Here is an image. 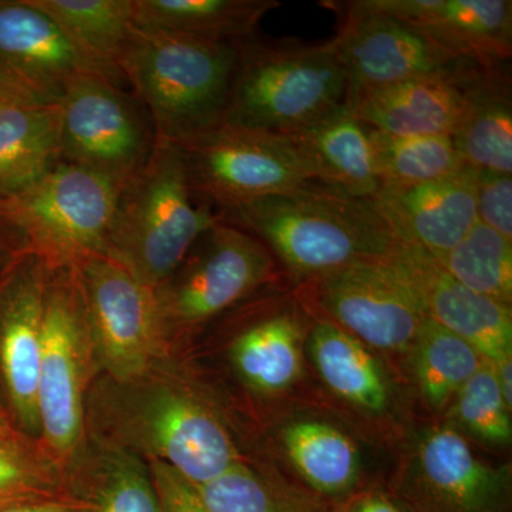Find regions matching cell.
I'll use <instances>...</instances> for the list:
<instances>
[{"label": "cell", "instance_id": "obj_1", "mask_svg": "<svg viewBox=\"0 0 512 512\" xmlns=\"http://www.w3.org/2000/svg\"><path fill=\"white\" fill-rule=\"evenodd\" d=\"M218 214L261 241L301 284L387 258L402 244L372 201L316 180Z\"/></svg>", "mask_w": 512, "mask_h": 512}, {"label": "cell", "instance_id": "obj_2", "mask_svg": "<svg viewBox=\"0 0 512 512\" xmlns=\"http://www.w3.org/2000/svg\"><path fill=\"white\" fill-rule=\"evenodd\" d=\"M237 60V42L136 23L120 73L156 140L183 144L224 123Z\"/></svg>", "mask_w": 512, "mask_h": 512}, {"label": "cell", "instance_id": "obj_3", "mask_svg": "<svg viewBox=\"0 0 512 512\" xmlns=\"http://www.w3.org/2000/svg\"><path fill=\"white\" fill-rule=\"evenodd\" d=\"M220 220L192 191L180 144L156 140L146 163L121 188L107 255L156 289Z\"/></svg>", "mask_w": 512, "mask_h": 512}, {"label": "cell", "instance_id": "obj_4", "mask_svg": "<svg viewBox=\"0 0 512 512\" xmlns=\"http://www.w3.org/2000/svg\"><path fill=\"white\" fill-rule=\"evenodd\" d=\"M238 60L224 123L292 136L338 109L349 79L335 43L237 42Z\"/></svg>", "mask_w": 512, "mask_h": 512}, {"label": "cell", "instance_id": "obj_5", "mask_svg": "<svg viewBox=\"0 0 512 512\" xmlns=\"http://www.w3.org/2000/svg\"><path fill=\"white\" fill-rule=\"evenodd\" d=\"M123 185L59 161L36 183L0 200V222L23 254L49 269L70 268L107 255Z\"/></svg>", "mask_w": 512, "mask_h": 512}, {"label": "cell", "instance_id": "obj_6", "mask_svg": "<svg viewBox=\"0 0 512 512\" xmlns=\"http://www.w3.org/2000/svg\"><path fill=\"white\" fill-rule=\"evenodd\" d=\"M117 384L119 396L111 397L106 413L117 448L167 464L197 488L241 463L218 417L183 387L148 376Z\"/></svg>", "mask_w": 512, "mask_h": 512}, {"label": "cell", "instance_id": "obj_7", "mask_svg": "<svg viewBox=\"0 0 512 512\" xmlns=\"http://www.w3.org/2000/svg\"><path fill=\"white\" fill-rule=\"evenodd\" d=\"M94 359L73 268L49 269L37 407L46 453L60 463L73 457L83 439L84 393Z\"/></svg>", "mask_w": 512, "mask_h": 512}, {"label": "cell", "instance_id": "obj_8", "mask_svg": "<svg viewBox=\"0 0 512 512\" xmlns=\"http://www.w3.org/2000/svg\"><path fill=\"white\" fill-rule=\"evenodd\" d=\"M274 256L237 225L218 221L154 289L165 335L197 328L271 284Z\"/></svg>", "mask_w": 512, "mask_h": 512}, {"label": "cell", "instance_id": "obj_9", "mask_svg": "<svg viewBox=\"0 0 512 512\" xmlns=\"http://www.w3.org/2000/svg\"><path fill=\"white\" fill-rule=\"evenodd\" d=\"M70 268L97 362L116 383L150 375L163 359L167 340L156 291L109 255L92 256Z\"/></svg>", "mask_w": 512, "mask_h": 512}, {"label": "cell", "instance_id": "obj_10", "mask_svg": "<svg viewBox=\"0 0 512 512\" xmlns=\"http://www.w3.org/2000/svg\"><path fill=\"white\" fill-rule=\"evenodd\" d=\"M180 147L192 191L217 211L313 180L301 148L284 134L222 123Z\"/></svg>", "mask_w": 512, "mask_h": 512}, {"label": "cell", "instance_id": "obj_11", "mask_svg": "<svg viewBox=\"0 0 512 512\" xmlns=\"http://www.w3.org/2000/svg\"><path fill=\"white\" fill-rule=\"evenodd\" d=\"M302 302L367 348H413L427 316L412 278L396 256L359 262L301 284Z\"/></svg>", "mask_w": 512, "mask_h": 512}, {"label": "cell", "instance_id": "obj_12", "mask_svg": "<svg viewBox=\"0 0 512 512\" xmlns=\"http://www.w3.org/2000/svg\"><path fill=\"white\" fill-rule=\"evenodd\" d=\"M156 137L140 103L109 77L84 72L59 100L60 160L127 183L143 167Z\"/></svg>", "mask_w": 512, "mask_h": 512}, {"label": "cell", "instance_id": "obj_13", "mask_svg": "<svg viewBox=\"0 0 512 512\" xmlns=\"http://www.w3.org/2000/svg\"><path fill=\"white\" fill-rule=\"evenodd\" d=\"M320 5L336 18L332 40L348 73V96L477 66L450 55L373 0H326Z\"/></svg>", "mask_w": 512, "mask_h": 512}, {"label": "cell", "instance_id": "obj_14", "mask_svg": "<svg viewBox=\"0 0 512 512\" xmlns=\"http://www.w3.org/2000/svg\"><path fill=\"white\" fill-rule=\"evenodd\" d=\"M393 498L406 512H512L510 473L484 463L451 427L421 439Z\"/></svg>", "mask_w": 512, "mask_h": 512}, {"label": "cell", "instance_id": "obj_15", "mask_svg": "<svg viewBox=\"0 0 512 512\" xmlns=\"http://www.w3.org/2000/svg\"><path fill=\"white\" fill-rule=\"evenodd\" d=\"M49 268L22 254L0 284V367L13 412L29 434L40 433L37 382Z\"/></svg>", "mask_w": 512, "mask_h": 512}, {"label": "cell", "instance_id": "obj_16", "mask_svg": "<svg viewBox=\"0 0 512 512\" xmlns=\"http://www.w3.org/2000/svg\"><path fill=\"white\" fill-rule=\"evenodd\" d=\"M476 174V168L464 167L426 183L383 185L370 201L402 244L444 254L478 222Z\"/></svg>", "mask_w": 512, "mask_h": 512}, {"label": "cell", "instance_id": "obj_17", "mask_svg": "<svg viewBox=\"0 0 512 512\" xmlns=\"http://www.w3.org/2000/svg\"><path fill=\"white\" fill-rule=\"evenodd\" d=\"M485 69L406 80L348 96L357 119L373 130L399 136H450L466 117L471 93Z\"/></svg>", "mask_w": 512, "mask_h": 512}, {"label": "cell", "instance_id": "obj_18", "mask_svg": "<svg viewBox=\"0 0 512 512\" xmlns=\"http://www.w3.org/2000/svg\"><path fill=\"white\" fill-rule=\"evenodd\" d=\"M457 59L485 70L510 67L511 0H373Z\"/></svg>", "mask_w": 512, "mask_h": 512}, {"label": "cell", "instance_id": "obj_19", "mask_svg": "<svg viewBox=\"0 0 512 512\" xmlns=\"http://www.w3.org/2000/svg\"><path fill=\"white\" fill-rule=\"evenodd\" d=\"M394 256L416 285L429 319L466 340L493 365L512 356L510 305L461 285L421 249L400 244Z\"/></svg>", "mask_w": 512, "mask_h": 512}, {"label": "cell", "instance_id": "obj_20", "mask_svg": "<svg viewBox=\"0 0 512 512\" xmlns=\"http://www.w3.org/2000/svg\"><path fill=\"white\" fill-rule=\"evenodd\" d=\"M0 69L52 103L79 74L96 72L32 0H0Z\"/></svg>", "mask_w": 512, "mask_h": 512}, {"label": "cell", "instance_id": "obj_21", "mask_svg": "<svg viewBox=\"0 0 512 512\" xmlns=\"http://www.w3.org/2000/svg\"><path fill=\"white\" fill-rule=\"evenodd\" d=\"M291 137L308 161L313 180L365 200L380 190L369 127L357 119L348 99Z\"/></svg>", "mask_w": 512, "mask_h": 512}, {"label": "cell", "instance_id": "obj_22", "mask_svg": "<svg viewBox=\"0 0 512 512\" xmlns=\"http://www.w3.org/2000/svg\"><path fill=\"white\" fill-rule=\"evenodd\" d=\"M261 313L232 343V362L252 389L279 393L301 375L302 319L295 299L269 303Z\"/></svg>", "mask_w": 512, "mask_h": 512}, {"label": "cell", "instance_id": "obj_23", "mask_svg": "<svg viewBox=\"0 0 512 512\" xmlns=\"http://www.w3.org/2000/svg\"><path fill=\"white\" fill-rule=\"evenodd\" d=\"M55 20L96 72L123 80L120 63L136 26L134 0H32Z\"/></svg>", "mask_w": 512, "mask_h": 512}, {"label": "cell", "instance_id": "obj_24", "mask_svg": "<svg viewBox=\"0 0 512 512\" xmlns=\"http://www.w3.org/2000/svg\"><path fill=\"white\" fill-rule=\"evenodd\" d=\"M59 161V103L0 109V200L26 190Z\"/></svg>", "mask_w": 512, "mask_h": 512}, {"label": "cell", "instance_id": "obj_25", "mask_svg": "<svg viewBox=\"0 0 512 512\" xmlns=\"http://www.w3.org/2000/svg\"><path fill=\"white\" fill-rule=\"evenodd\" d=\"M453 141L467 167L512 174L510 67L481 73Z\"/></svg>", "mask_w": 512, "mask_h": 512}, {"label": "cell", "instance_id": "obj_26", "mask_svg": "<svg viewBox=\"0 0 512 512\" xmlns=\"http://www.w3.org/2000/svg\"><path fill=\"white\" fill-rule=\"evenodd\" d=\"M279 6L278 0H134L138 25L232 43L255 36Z\"/></svg>", "mask_w": 512, "mask_h": 512}, {"label": "cell", "instance_id": "obj_27", "mask_svg": "<svg viewBox=\"0 0 512 512\" xmlns=\"http://www.w3.org/2000/svg\"><path fill=\"white\" fill-rule=\"evenodd\" d=\"M313 363L323 382L346 402L367 412H380L387 404V384L365 343L328 319L313 326Z\"/></svg>", "mask_w": 512, "mask_h": 512}, {"label": "cell", "instance_id": "obj_28", "mask_svg": "<svg viewBox=\"0 0 512 512\" xmlns=\"http://www.w3.org/2000/svg\"><path fill=\"white\" fill-rule=\"evenodd\" d=\"M284 444L293 467L319 497H340L356 487L359 453L342 431L322 421H298L286 427Z\"/></svg>", "mask_w": 512, "mask_h": 512}, {"label": "cell", "instance_id": "obj_29", "mask_svg": "<svg viewBox=\"0 0 512 512\" xmlns=\"http://www.w3.org/2000/svg\"><path fill=\"white\" fill-rule=\"evenodd\" d=\"M210 512H339V505L256 473L244 463L197 488Z\"/></svg>", "mask_w": 512, "mask_h": 512}, {"label": "cell", "instance_id": "obj_30", "mask_svg": "<svg viewBox=\"0 0 512 512\" xmlns=\"http://www.w3.org/2000/svg\"><path fill=\"white\" fill-rule=\"evenodd\" d=\"M369 138L380 187L426 183L467 167L450 136H399L369 128Z\"/></svg>", "mask_w": 512, "mask_h": 512}, {"label": "cell", "instance_id": "obj_31", "mask_svg": "<svg viewBox=\"0 0 512 512\" xmlns=\"http://www.w3.org/2000/svg\"><path fill=\"white\" fill-rule=\"evenodd\" d=\"M413 348H416L417 383L424 399L436 412L456 399L461 387L485 360L466 340L431 319L424 323Z\"/></svg>", "mask_w": 512, "mask_h": 512}, {"label": "cell", "instance_id": "obj_32", "mask_svg": "<svg viewBox=\"0 0 512 512\" xmlns=\"http://www.w3.org/2000/svg\"><path fill=\"white\" fill-rule=\"evenodd\" d=\"M430 256L461 285L511 306L512 241L494 229L477 222L456 247Z\"/></svg>", "mask_w": 512, "mask_h": 512}, {"label": "cell", "instance_id": "obj_33", "mask_svg": "<svg viewBox=\"0 0 512 512\" xmlns=\"http://www.w3.org/2000/svg\"><path fill=\"white\" fill-rule=\"evenodd\" d=\"M456 414L464 429L488 444L510 443L511 410L505 403L493 363L484 360L456 396Z\"/></svg>", "mask_w": 512, "mask_h": 512}, {"label": "cell", "instance_id": "obj_34", "mask_svg": "<svg viewBox=\"0 0 512 512\" xmlns=\"http://www.w3.org/2000/svg\"><path fill=\"white\" fill-rule=\"evenodd\" d=\"M111 451L86 497L94 512H160L150 471L121 448Z\"/></svg>", "mask_w": 512, "mask_h": 512}, {"label": "cell", "instance_id": "obj_35", "mask_svg": "<svg viewBox=\"0 0 512 512\" xmlns=\"http://www.w3.org/2000/svg\"><path fill=\"white\" fill-rule=\"evenodd\" d=\"M69 494L49 467L30 460L15 441L0 437V510Z\"/></svg>", "mask_w": 512, "mask_h": 512}, {"label": "cell", "instance_id": "obj_36", "mask_svg": "<svg viewBox=\"0 0 512 512\" xmlns=\"http://www.w3.org/2000/svg\"><path fill=\"white\" fill-rule=\"evenodd\" d=\"M477 220L512 241V174L477 170Z\"/></svg>", "mask_w": 512, "mask_h": 512}, {"label": "cell", "instance_id": "obj_37", "mask_svg": "<svg viewBox=\"0 0 512 512\" xmlns=\"http://www.w3.org/2000/svg\"><path fill=\"white\" fill-rule=\"evenodd\" d=\"M148 463L160 512H210L197 487L180 476L174 468L160 461Z\"/></svg>", "mask_w": 512, "mask_h": 512}, {"label": "cell", "instance_id": "obj_38", "mask_svg": "<svg viewBox=\"0 0 512 512\" xmlns=\"http://www.w3.org/2000/svg\"><path fill=\"white\" fill-rule=\"evenodd\" d=\"M0 512H94L92 501L69 494L49 500L30 501L3 508Z\"/></svg>", "mask_w": 512, "mask_h": 512}, {"label": "cell", "instance_id": "obj_39", "mask_svg": "<svg viewBox=\"0 0 512 512\" xmlns=\"http://www.w3.org/2000/svg\"><path fill=\"white\" fill-rule=\"evenodd\" d=\"M16 104H53L45 97L33 92L25 83L0 69V109Z\"/></svg>", "mask_w": 512, "mask_h": 512}, {"label": "cell", "instance_id": "obj_40", "mask_svg": "<svg viewBox=\"0 0 512 512\" xmlns=\"http://www.w3.org/2000/svg\"><path fill=\"white\" fill-rule=\"evenodd\" d=\"M339 512H406L393 497L372 491L357 495L349 503L339 505Z\"/></svg>", "mask_w": 512, "mask_h": 512}, {"label": "cell", "instance_id": "obj_41", "mask_svg": "<svg viewBox=\"0 0 512 512\" xmlns=\"http://www.w3.org/2000/svg\"><path fill=\"white\" fill-rule=\"evenodd\" d=\"M495 370H497L498 383H500L501 393L508 409L512 410V356L505 357L500 363H497Z\"/></svg>", "mask_w": 512, "mask_h": 512}, {"label": "cell", "instance_id": "obj_42", "mask_svg": "<svg viewBox=\"0 0 512 512\" xmlns=\"http://www.w3.org/2000/svg\"><path fill=\"white\" fill-rule=\"evenodd\" d=\"M12 248L13 251H18L20 254H23L16 244L15 238L10 234L9 229L5 227V225L0 222V249H9Z\"/></svg>", "mask_w": 512, "mask_h": 512}, {"label": "cell", "instance_id": "obj_43", "mask_svg": "<svg viewBox=\"0 0 512 512\" xmlns=\"http://www.w3.org/2000/svg\"><path fill=\"white\" fill-rule=\"evenodd\" d=\"M0 437L15 441V434H13L12 427H10L9 417L3 409L2 402H0Z\"/></svg>", "mask_w": 512, "mask_h": 512}]
</instances>
